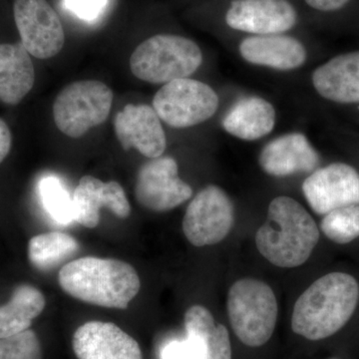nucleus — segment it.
<instances>
[{
    "mask_svg": "<svg viewBox=\"0 0 359 359\" xmlns=\"http://www.w3.org/2000/svg\"><path fill=\"white\" fill-rule=\"evenodd\" d=\"M66 294L94 306L125 309L141 289L136 269L114 259L85 257L66 264L59 271Z\"/></svg>",
    "mask_w": 359,
    "mask_h": 359,
    "instance_id": "3",
    "label": "nucleus"
},
{
    "mask_svg": "<svg viewBox=\"0 0 359 359\" xmlns=\"http://www.w3.org/2000/svg\"><path fill=\"white\" fill-rule=\"evenodd\" d=\"M113 91L97 80L73 82L61 90L53 103V119L61 133L80 138L109 117Z\"/></svg>",
    "mask_w": 359,
    "mask_h": 359,
    "instance_id": "6",
    "label": "nucleus"
},
{
    "mask_svg": "<svg viewBox=\"0 0 359 359\" xmlns=\"http://www.w3.org/2000/svg\"><path fill=\"white\" fill-rule=\"evenodd\" d=\"M302 194L318 216L359 204V171L346 162L318 167L302 183Z\"/></svg>",
    "mask_w": 359,
    "mask_h": 359,
    "instance_id": "10",
    "label": "nucleus"
},
{
    "mask_svg": "<svg viewBox=\"0 0 359 359\" xmlns=\"http://www.w3.org/2000/svg\"><path fill=\"white\" fill-rule=\"evenodd\" d=\"M235 223V208L221 187L208 185L191 201L183 219L187 240L195 247L214 245L228 237Z\"/></svg>",
    "mask_w": 359,
    "mask_h": 359,
    "instance_id": "8",
    "label": "nucleus"
},
{
    "mask_svg": "<svg viewBox=\"0 0 359 359\" xmlns=\"http://www.w3.org/2000/svg\"><path fill=\"white\" fill-rule=\"evenodd\" d=\"M114 129L125 151L135 148L149 159L159 158L166 151V134L153 106L128 104L116 115Z\"/></svg>",
    "mask_w": 359,
    "mask_h": 359,
    "instance_id": "13",
    "label": "nucleus"
},
{
    "mask_svg": "<svg viewBox=\"0 0 359 359\" xmlns=\"http://www.w3.org/2000/svg\"><path fill=\"white\" fill-rule=\"evenodd\" d=\"M358 107H359V106H358Z\"/></svg>",
    "mask_w": 359,
    "mask_h": 359,
    "instance_id": "33",
    "label": "nucleus"
},
{
    "mask_svg": "<svg viewBox=\"0 0 359 359\" xmlns=\"http://www.w3.org/2000/svg\"><path fill=\"white\" fill-rule=\"evenodd\" d=\"M74 221L93 229L100 222V210H110L116 217L127 219L131 212V205L124 189L118 182H105L92 176H84L72 196Z\"/></svg>",
    "mask_w": 359,
    "mask_h": 359,
    "instance_id": "16",
    "label": "nucleus"
},
{
    "mask_svg": "<svg viewBox=\"0 0 359 359\" xmlns=\"http://www.w3.org/2000/svg\"><path fill=\"white\" fill-rule=\"evenodd\" d=\"M320 230L334 244L346 245L358 240L359 204L328 212L321 219Z\"/></svg>",
    "mask_w": 359,
    "mask_h": 359,
    "instance_id": "25",
    "label": "nucleus"
},
{
    "mask_svg": "<svg viewBox=\"0 0 359 359\" xmlns=\"http://www.w3.org/2000/svg\"><path fill=\"white\" fill-rule=\"evenodd\" d=\"M276 111L273 103L259 96L238 99L222 120L226 133L243 141H257L275 129Z\"/></svg>",
    "mask_w": 359,
    "mask_h": 359,
    "instance_id": "19",
    "label": "nucleus"
},
{
    "mask_svg": "<svg viewBox=\"0 0 359 359\" xmlns=\"http://www.w3.org/2000/svg\"><path fill=\"white\" fill-rule=\"evenodd\" d=\"M230 325L245 346L259 347L273 337L278 318L275 292L263 280L245 278L231 285L226 299Z\"/></svg>",
    "mask_w": 359,
    "mask_h": 359,
    "instance_id": "4",
    "label": "nucleus"
},
{
    "mask_svg": "<svg viewBox=\"0 0 359 359\" xmlns=\"http://www.w3.org/2000/svg\"><path fill=\"white\" fill-rule=\"evenodd\" d=\"M359 306V280L347 271L321 276L299 295L292 314L294 334L311 341L340 332Z\"/></svg>",
    "mask_w": 359,
    "mask_h": 359,
    "instance_id": "1",
    "label": "nucleus"
},
{
    "mask_svg": "<svg viewBox=\"0 0 359 359\" xmlns=\"http://www.w3.org/2000/svg\"><path fill=\"white\" fill-rule=\"evenodd\" d=\"M257 249L278 268H299L309 261L320 240V226L308 210L287 196L269 205L266 221L257 231Z\"/></svg>",
    "mask_w": 359,
    "mask_h": 359,
    "instance_id": "2",
    "label": "nucleus"
},
{
    "mask_svg": "<svg viewBox=\"0 0 359 359\" xmlns=\"http://www.w3.org/2000/svg\"><path fill=\"white\" fill-rule=\"evenodd\" d=\"M314 91L327 102L359 106V49L321 63L311 76Z\"/></svg>",
    "mask_w": 359,
    "mask_h": 359,
    "instance_id": "15",
    "label": "nucleus"
},
{
    "mask_svg": "<svg viewBox=\"0 0 359 359\" xmlns=\"http://www.w3.org/2000/svg\"><path fill=\"white\" fill-rule=\"evenodd\" d=\"M320 162L318 151L306 135L299 132L276 137L264 145L259 156L261 169L275 178L313 173L320 167Z\"/></svg>",
    "mask_w": 359,
    "mask_h": 359,
    "instance_id": "14",
    "label": "nucleus"
},
{
    "mask_svg": "<svg viewBox=\"0 0 359 359\" xmlns=\"http://www.w3.org/2000/svg\"><path fill=\"white\" fill-rule=\"evenodd\" d=\"M39 193L45 212L54 222L63 226L75 222L72 197L57 177L46 176L40 180Z\"/></svg>",
    "mask_w": 359,
    "mask_h": 359,
    "instance_id": "24",
    "label": "nucleus"
},
{
    "mask_svg": "<svg viewBox=\"0 0 359 359\" xmlns=\"http://www.w3.org/2000/svg\"><path fill=\"white\" fill-rule=\"evenodd\" d=\"M223 21L233 32L248 35L289 33L299 22V13L292 0H230Z\"/></svg>",
    "mask_w": 359,
    "mask_h": 359,
    "instance_id": "9",
    "label": "nucleus"
},
{
    "mask_svg": "<svg viewBox=\"0 0 359 359\" xmlns=\"http://www.w3.org/2000/svg\"><path fill=\"white\" fill-rule=\"evenodd\" d=\"M203 63L199 45L178 34H157L142 42L130 58L134 76L152 84L189 78Z\"/></svg>",
    "mask_w": 359,
    "mask_h": 359,
    "instance_id": "5",
    "label": "nucleus"
},
{
    "mask_svg": "<svg viewBox=\"0 0 359 359\" xmlns=\"http://www.w3.org/2000/svg\"><path fill=\"white\" fill-rule=\"evenodd\" d=\"M14 20L23 47L30 55L49 59L65 46V28L46 0H15Z\"/></svg>",
    "mask_w": 359,
    "mask_h": 359,
    "instance_id": "11",
    "label": "nucleus"
},
{
    "mask_svg": "<svg viewBox=\"0 0 359 359\" xmlns=\"http://www.w3.org/2000/svg\"><path fill=\"white\" fill-rule=\"evenodd\" d=\"M245 62L280 71L299 69L308 60V49L302 40L289 33L248 35L238 43Z\"/></svg>",
    "mask_w": 359,
    "mask_h": 359,
    "instance_id": "18",
    "label": "nucleus"
},
{
    "mask_svg": "<svg viewBox=\"0 0 359 359\" xmlns=\"http://www.w3.org/2000/svg\"><path fill=\"white\" fill-rule=\"evenodd\" d=\"M107 1L108 0H65V6L77 18L92 21L95 20L103 13Z\"/></svg>",
    "mask_w": 359,
    "mask_h": 359,
    "instance_id": "29",
    "label": "nucleus"
},
{
    "mask_svg": "<svg viewBox=\"0 0 359 359\" xmlns=\"http://www.w3.org/2000/svg\"><path fill=\"white\" fill-rule=\"evenodd\" d=\"M152 104L161 121L172 128L185 129L211 119L219 109V98L210 85L182 78L163 85Z\"/></svg>",
    "mask_w": 359,
    "mask_h": 359,
    "instance_id": "7",
    "label": "nucleus"
},
{
    "mask_svg": "<svg viewBox=\"0 0 359 359\" xmlns=\"http://www.w3.org/2000/svg\"><path fill=\"white\" fill-rule=\"evenodd\" d=\"M35 71L21 43L0 44V101L18 105L32 91Z\"/></svg>",
    "mask_w": 359,
    "mask_h": 359,
    "instance_id": "20",
    "label": "nucleus"
},
{
    "mask_svg": "<svg viewBox=\"0 0 359 359\" xmlns=\"http://www.w3.org/2000/svg\"><path fill=\"white\" fill-rule=\"evenodd\" d=\"M78 359H143L138 342L114 323L89 321L73 335Z\"/></svg>",
    "mask_w": 359,
    "mask_h": 359,
    "instance_id": "17",
    "label": "nucleus"
},
{
    "mask_svg": "<svg viewBox=\"0 0 359 359\" xmlns=\"http://www.w3.org/2000/svg\"><path fill=\"white\" fill-rule=\"evenodd\" d=\"M13 143V136L11 130L4 120L0 119V164L9 154Z\"/></svg>",
    "mask_w": 359,
    "mask_h": 359,
    "instance_id": "30",
    "label": "nucleus"
},
{
    "mask_svg": "<svg viewBox=\"0 0 359 359\" xmlns=\"http://www.w3.org/2000/svg\"><path fill=\"white\" fill-rule=\"evenodd\" d=\"M358 171H359V170H358Z\"/></svg>",
    "mask_w": 359,
    "mask_h": 359,
    "instance_id": "32",
    "label": "nucleus"
},
{
    "mask_svg": "<svg viewBox=\"0 0 359 359\" xmlns=\"http://www.w3.org/2000/svg\"><path fill=\"white\" fill-rule=\"evenodd\" d=\"M187 334L199 344L204 359H231L230 334L221 323L215 321L209 309L200 304L186 311Z\"/></svg>",
    "mask_w": 359,
    "mask_h": 359,
    "instance_id": "21",
    "label": "nucleus"
},
{
    "mask_svg": "<svg viewBox=\"0 0 359 359\" xmlns=\"http://www.w3.org/2000/svg\"><path fill=\"white\" fill-rule=\"evenodd\" d=\"M162 359H204L199 344L191 337L168 344L161 354Z\"/></svg>",
    "mask_w": 359,
    "mask_h": 359,
    "instance_id": "28",
    "label": "nucleus"
},
{
    "mask_svg": "<svg viewBox=\"0 0 359 359\" xmlns=\"http://www.w3.org/2000/svg\"><path fill=\"white\" fill-rule=\"evenodd\" d=\"M332 359H339V358H332Z\"/></svg>",
    "mask_w": 359,
    "mask_h": 359,
    "instance_id": "31",
    "label": "nucleus"
},
{
    "mask_svg": "<svg viewBox=\"0 0 359 359\" xmlns=\"http://www.w3.org/2000/svg\"><path fill=\"white\" fill-rule=\"evenodd\" d=\"M135 195L150 211L169 212L193 196L192 187L179 177L178 163L170 156L146 162L137 175Z\"/></svg>",
    "mask_w": 359,
    "mask_h": 359,
    "instance_id": "12",
    "label": "nucleus"
},
{
    "mask_svg": "<svg viewBox=\"0 0 359 359\" xmlns=\"http://www.w3.org/2000/svg\"><path fill=\"white\" fill-rule=\"evenodd\" d=\"M311 13L323 18H339L353 11L359 0H302Z\"/></svg>",
    "mask_w": 359,
    "mask_h": 359,
    "instance_id": "27",
    "label": "nucleus"
},
{
    "mask_svg": "<svg viewBox=\"0 0 359 359\" xmlns=\"http://www.w3.org/2000/svg\"><path fill=\"white\" fill-rule=\"evenodd\" d=\"M79 248L72 236L61 231H50L35 236L29 241L28 259L34 268L48 271L70 259Z\"/></svg>",
    "mask_w": 359,
    "mask_h": 359,
    "instance_id": "23",
    "label": "nucleus"
},
{
    "mask_svg": "<svg viewBox=\"0 0 359 359\" xmlns=\"http://www.w3.org/2000/svg\"><path fill=\"white\" fill-rule=\"evenodd\" d=\"M45 297L29 285L14 290L11 301L0 306V339L21 334L29 330L32 321L45 308Z\"/></svg>",
    "mask_w": 359,
    "mask_h": 359,
    "instance_id": "22",
    "label": "nucleus"
},
{
    "mask_svg": "<svg viewBox=\"0 0 359 359\" xmlns=\"http://www.w3.org/2000/svg\"><path fill=\"white\" fill-rule=\"evenodd\" d=\"M0 359H42L41 346L32 330L0 339Z\"/></svg>",
    "mask_w": 359,
    "mask_h": 359,
    "instance_id": "26",
    "label": "nucleus"
}]
</instances>
